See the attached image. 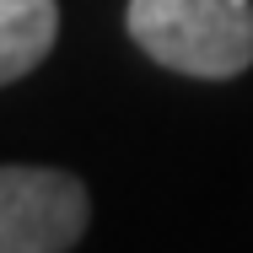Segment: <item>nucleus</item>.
I'll return each instance as SVG.
<instances>
[{
  "label": "nucleus",
  "instance_id": "1",
  "mask_svg": "<svg viewBox=\"0 0 253 253\" xmlns=\"http://www.w3.org/2000/svg\"><path fill=\"white\" fill-rule=\"evenodd\" d=\"M124 27L178 76L232 81L253 65V0H129Z\"/></svg>",
  "mask_w": 253,
  "mask_h": 253
},
{
  "label": "nucleus",
  "instance_id": "3",
  "mask_svg": "<svg viewBox=\"0 0 253 253\" xmlns=\"http://www.w3.org/2000/svg\"><path fill=\"white\" fill-rule=\"evenodd\" d=\"M54 38H59L54 0H0V86L38 70L49 59Z\"/></svg>",
  "mask_w": 253,
  "mask_h": 253
},
{
  "label": "nucleus",
  "instance_id": "2",
  "mask_svg": "<svg viewBox=\"0 0 253 253\" xmlns=\"http://www.w3.org/2000/svg\"><path fill=\"white\" fill-rule=\"evenodd\" d=\"M86 183L59 167H0V253H70L86 232Z\"/></svg>",
  "mask_w": 253,
  "mask_h": 253
}]
</instances>
